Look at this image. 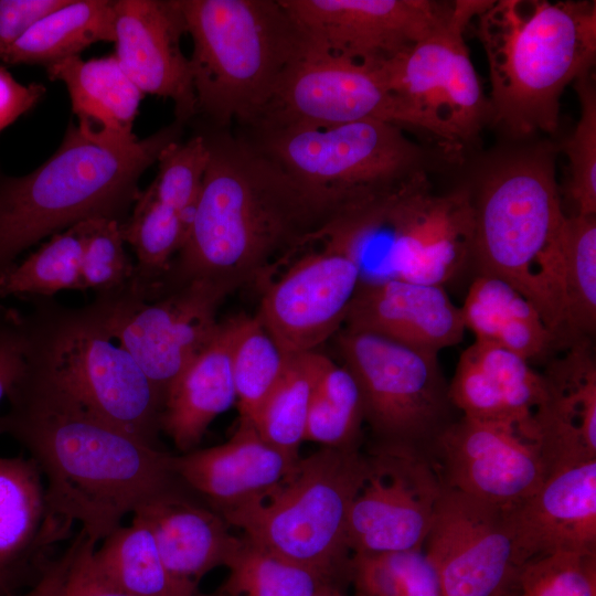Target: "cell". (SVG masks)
<instances>
[{"label": "cell", "instance_id": "1", "mask_svg": "<svg viewBox=\"0 0 596 596\" xmlns=\"http://www.w3.org/2000/svg\"><path fill=\"white\" fill-rule=\"evenodd\" d=\"M24 365L11 385L0 435L36 464L52 513L95 543L148 501L189 489L172 455L150 446L86 407L56 372L31 320L20 313Z\"/></svg>", "mask_w": 596, "mask_h": 596}, {"label": "cell", "instance_id": "2", "mask_svg": "<svg viewBox=\"0 0 596 596\" xmlns=\"http://www.w3.org/2000/svg\"><path fill=\"white\" fill-rule=\"evenodd\" d=\"M210 160L185 241L157 284L194 279L227 295L264 287L297 253L318 244L333 213L237 134L206 127Z\"/></svg>", "mask_w": 596, "mask_h": 596}, {"label": "cell", "instance_id": "3", "mask_svg": "<svg viewBox=\"0 0 596 596\" xmlns=\"http://www.w3.org/2000/svg\"><path fill=\"white\" fill-rule=\"evenodd\" d=\"M182 129L175 120L143 139H116L71 125L39 168L22 177L0 173V278L49 235L91 219L123 223L140 177L181 140Z\"/></svg>", "mask_w": 596, "mask_h": 596}, {"label": "cell", "instance_id": "4", "mask_svg": "<svg viewBox=\"0 0 596 596\" xmlns=\"http://www.w3.org/2000/svg\"><path fill=\"white\" fill-rule=\"evenodd\" d=\"M476 18L493 121L514 137L555 132L564 88L595 63L596 2L499 0Z\"/></svg>", "mask_w": 596, "mask_h": 596}, {"label": "cell", "instance_id": "5", "mask_svg": "<svg viewBox=\"0 0 596 596\" xmlns=\"http://www.w3.org/2000/svg\"><path fill=\"white\" fill-rule=\"evenodd\" d=\"M472 266L512 284L566 341L562 206L554 155L536 147L508 156L471 191Z\"/></svg>", "mask_w": 596, "mask_h": 596}, {"label": "cell", "instance_id": "6", "mask_svg": "<svg viewBox=\"0 0 596 596\" xmlns=\"http://www.w3.org/2000/svg\"><path fill=\"white\" fill-rule=\"evenodd\" d=\"M196 116L210 128L253 126L308 38L280 0H179Z\"/></svg>", "mask_w": 596, "mask_h": 596}, {"label": "cell", "instance_id": "7", "mask_svg": "<svg viewBox=\"0 0 596 596\" xmlns=\"http://www.w3.org/2000/svg\"><path fill=\"white\" fill-rule=\"evenodd\" d=\"M368 472L361 449L322 446L278 483L221 514L259 547L336 585L349 578L348 515Z\"/></svg>", "mask_w": 596, "mask_h": 596}, {"label": "cell", "instance_id": "8", "mask_svg": "<svg viewBox=\"0 0 596 596\" xmlns=\"http://www.w3.org/2000/svg\"><path fill=\"white\" fill-rule=\"evenodd\" d=\"M337 215L425 170L424 150L401 127L363 120L327 129L237 134Z\"/></svg>", "mask_w": 596, "mask_h": 596}, {"label": "cell", "instance_id": "9", "mask_svg": "<svg viewBox=\"0 0 596 596\" xmlns=\"http://www.w3.org/2000/svg\"><path fill=\"white\" fill-rule=\"evenodd\" d=\"M31 298L29 317L70 391L93 413L157 447L163 398L134 356L110 334L98 304L66 308Z\"/></svg>", "mask_w": 596, "mask_h": 596}, {"label": "cell", "instance_id": "10", "mask_svg": "<svg viewBox=\"0 0 596 596\" xmlns=\"http://www.w3.org/2000/svg\"><path fill=\"white\" fill-rule=\"evenodd\" d=\"M492 1H454L449 17L432 33L375 66L403 103L412 129L435 142L448 160H458L491 117L464 35L470 21Z\"/></svg>", "mask_w": 596, "mask_h": 596}, {"label": "cell", "instance_id": "11", "mask_svg": "<svg viewBox=\"0 0 596 596\" xmlns=\"http://www.w3.org/2000/svg\"><path fill=\"white\" fill-rule=\"evenodd\" d=\"M471 190L437 193L425 170L385 193L370 211L363 245L379 279L444 286L472 265Z\"/></svg>", "mask_w": 596, "mask_h": 596}, {"label": "cell", "instance_id": "12", "mask_svg": "<svg viewBox=\"0 0 596 596\" xmlns=\"http://www.w3.org/2000/svg\"><path fill=\"white\" fill-rule=\"evenodd\" d=\"M337 344L361 391L370 448H411L432 456L456 409L438 353L347 328L337 333Z\"/></svg>", "mask_w": 596, "mask_h": 596}, {"label": "cell", "instance_id": "13", "mask_svg": "<svg viewBox=\"0 0 596 596\" xmlns=\"http://www.w3.org/2000/svg\"><path fill=\"white\" fill-rule=\"evenodd\" d=\"M227 296L214 284L194 279L148 296L128 283L97 295L95 301L111 337L164 400L170 385L214 338L216 313Z\"/></svg>", "mask_w": 596, "mask_h": 596}, {"label": "cell", "instance_id": "14", "mask_svg": "<svg viewBox=\"0 0 596 596\" xmlns=\"http://www.w3.org/2000/svg\"><path fill=\"white\" fill-rule=\"evenodd\" d=\"M363 120L412 129L407 110L376 67L332 55L309 41L257 121L240 130H318Z\"/></svg>", "mask_w": 596, "mask_h": 596}, {"label": "cell", "instance_id": "15", "mask_svg": "<svg viewBox=\"0 0 596 596\" xmlns=\"http://www.w3.org/2000/svg\"><path fill=\"white\" fill-rule=\"evenodd\" d=\"M369 472L348 515L351 554L422 550L444 483L430 455L369 448Z\"/></svg>", "mask_w": 596, "mask_h": 596}, {"label": "cell", "instance_id": "16", "mask_svg": "<svg viewBox=\"0 0 596 596\" xmlns=\"http://www.w3.org/2000/svg\"><path fill=\"white\" fill-rule=\"evenodd\" d=\"M423 551L444 596H510L522 568L505 508L445 486Z\"/></svg>", "mask_w": 596, "mask_h": 596}, {"label": "cell", "instance_id": "17", "mask_svg": "<svg viewBox=\"0 0 596 596\" xmlns=\"http://www.w3.org/2000/svg\"><path fill=\"white\" fill-rule=\"evenodd\" d=\"M319 243L263 287L256 316L286 355L317 351L337 334L362 281L359 263L345 248Z\"/></svg>", "mask_w": 596, "mask_h": 596}, {"label": "cell", "instance_id": "18", "mask_svg": "<svg viewBox=\"0 0 596 596\" xmlns=\"http://www.w3.org/2000/svg\"><path fill=\"white\" fill-rule=\"evenodd\" d=\"M308 40L326 52L379 66L406 52L450 14L432 0H280Z\"/></svg>", "mask_w": 596, "mask_h": 596}, {"label": "cell", "instance_id": "19", "mask_svg": "<svg viewBox=\"0 0 596 596\" xmlns=\"http://www.w3.org/2000/svg\"><path fill=\"white\" fill-rule=\"evenodd\" d=\"M445 487L510 508L532 496L546 472L538 446L502 425L461 416L432 448Z\"/></svg>", "mask_w": 596, "mask_h": 596}, {"label": "cell", "instance_id": "20", "mask_svg": "<svg viewBox=\"0 0 596 596\" xmlns=\"http://www.w3.org/2000/svg\"><path fill=\"white\" fill-rule=\"evenodd\" d=\"M114 32V55L143 95L171 99L183 125L195 117L190 61L180 45L187 26L179 0H116Z\"/></svg>", "mask_w": 596, "mask_h": 596}, {"label": "cell", "instance_id": "21", "mask_svg": "<svg viewBox=\"0 0 596 596\" xmlns=\"http://www.w3.org/2000/svg\"><path fill=\"white\" fill-rule=\"evenodd\" d=\"M505 512L521 566L556 553H596V459L552 473Z\"/></svg>", "mask_w": 596, "mask_h": 596}, {"label": "cell", "instance_id": "22", "mask_svg": "<svg viewBox=\"0 0 596 596\" xmlns=\"http://www.w3.org/2000/svg\"><path fill=\"white\" fill-rule=\"evenodd\" d=\"M533 424L546 478L596 459V362L590 340L570 343L544 373Z\"/></svg>", "mask_w": 596, "mask_h": 596}, {"label": "cell", "instance_id": "23", "mask_svg": "<svg viewBox=\"0 0 596 596\" xmlns=\"http://www.w3.org/2000/svg\"><path fill=\"white\" fill-rule=\"evenodd\" d=\"M343 328L434 353L459 343L466 331L444 286L398 278L361 281Z\"/></svg>", "mask_w": 596, "mask_h": 596}, {"label": "cell", "instance_id": "24", "mask_svg": "<svg viewBox=\"0 0 596 596\" xmlns=\"http://www.w3.org/2000/svg\"><path fill=\"white\" fill-rule=\"evenodd\" d=\"M449 396L462 416L510 427L536 445L533 416L544 380L523 356L475 340L459 358Z\"/></svg>", "mask_w": 596, "mask_h": 596}, {"label": "cell", "instance_id": "25", "mask_svg": "<svg viewBox=\"0 0 596 596\" xmlns=\"http://www.w3.org/2000/svg\"><path fill=\"white\" fill-rule=\"evenodd\" d=\"M299 457L265 441L241 423L224 444L172 455L177 477L219 513L238 507L286 477Z\"/></svg>", "mask_w": 596, "mask_h": 596}, {"label": "cell", "instance_id": "26", "mask_svg": "<svg viewBox=\"0 0 596 596\" xmlns=\"http://www.w3.org/2000/svg\"><path fill=\"white\" fill-rule=\"evenodd\" d=\"M132 515L148 525L169 573L195 586L209 572L225 566L241 542L222 514L190 489L155 498Z\"/></svg>", "mask_w": 596, "mask_h": 596}, {"label": "cell", "instance_id": "27", "mask_svg": "<svg viewBox=\"0 0 596 596\" xmlns=\"http://www.w3.org/2000/svg\"><path fill=\"white\" fill-rule=\"evenodd\" d=\"M235 319L221 321L209 345L168 389L160 430L182 453L194 450L210 424L236 401L231 369Z\"/></svg>", "mask_w": 596, "mask_h": 596}, {"label": "cell", "instance_id": "28", "mask_svg": "<svg viewBox=\"0 0 596 596\" xmlns=\"http://www.w3.org/2000/svg\"><path fill=\"white\" fill-rule=\"evenodd\" d=\"M68 529L49 507L36 464L30 457L0 458V576L14 582Z\"/></svg>", "mask_w": 596, "mask_h": 596}, {"label": "cell", "instance_id": "29", "mask_svg": "<svg viewBox=\"0 0 596 596\" xmlns=\"http://www.w3.org/2000/svg\"><path fill=\"white\" fill-rule=\"evenodd\" d=\"M47 77L65 84L78 127L116 139H131L143 93L116 56L87 61L70 57L46 67Z\"/></svg>", "mask_w": 596, "mask_h": 596}, {"label": "cell", "instance_id": "30", "mask_svg": "<svg viewBox=\"0 0 596 596\" xmlns=\"http://www.w3.org/2000/svg\"><path fill=\"white\" fill-rule=\"evenodd\" d=\"M460 310L476 340L528 361L545 355L558 342L534 305L512 284L492 275L477 274Z\"/></svg>", "mask_w": 596, "mask_h": 596}, {"label": "cell", "instance_id": "31", "mask_svg": "<svg viewBox=\"0 0 596 596\" xmlns=\"http://www.w3.org/2000/svg\"><path fill=\"white\" fill-rule=\"evenodd\" d=\"M114 1L65 0L0 53L4 64L45 67L79 56L96 42H114Z\"/></svg>", "mask_w": 596, "mask_h": 596}, {"label": "cell", "instance_id": "32", "mask_svg": "<svg viewBox=\"0 0 596 596\" xmlns=\"http://www.w3.org/2000/svg\"><path fill=\"white\" fill-rule=\"evenodd\" d=\"M93 571L106 585L130 596H203L166 568L148 525L136 515L91 553Z\"/></svg>", "mask_w": 596, "mask_h": 596}, {"label": "cell", "instance_id": "33", "mask_svg": "<svg viewBox=\"0 0 596 596\" xmlns=\"http://www.w3.org/2000/svg\"><path fill=\"white\" fill-rule=\"evenodd\" d=\"M326 359L318 351L287 355L283 374L254 422L265 441L288 455L299 457L309 406Z\"/></svg>", "mask_w": 596, "mask_h": 596}, {"label": "cell", "instance_id": "34", "mask_svg": "<svg viewBox=\"0 0 596 596\" xmlns=\"http://www.w3.org/2000/svg\"><path fill=\"white\" fill-rule=\"evenodd\" d=\"M189 227L185 217L148 188L140 191L131 213L119 224L124 242L134 248L138 260L129 283L140 289L155 286L181 249Z\"/></svg>", "mask_w": 596, "mask_h": 596}, {"label": "cell", "instance_id": "35", "mask_svg": "<svg viewBox=\"0 0 596 596\" xmlns=\"http://www.w3.org/2000/svg\"><path fill=\"white\" fill-rule=\"evenodd\" d=\"M85 221L53 235L0 278V298H51L62 290H83L81 268Z\"/></svg>", "mask_w": 596, "mask_h": 596}, {"label": "cell", "instance_id": "36", "mask_svg": "<svg viewBox=\"0 0 596 596\" xmlns=\"http://www.w3.org/2000/svg\"><path fill=\"white\" fill-rule=\"evenodd\" d=\"M231 369L240 422H254L268 395L280 379L287 362L257 316L234 317Z\"/></svg>", "mask_w": 596, "mask_h": 596}, {"label": "cell", "instance_id": "37", "mask_svg": "<svg viewBox=\"0 0 596 596\" xmlns=\"http://www.w3.org/2000/svg\"><path fill=\"white\" fill-rule=\"evenodd\" d=\"M363 425V401L354 375L327 356L309 406L304 441L360 449Z\"/></svg>", "mask_w": 596, "mask_h": 596}, {"label": "cell", "instance_id": "38", "mask_svg": "<svg viewBox=\"0 0 596 596\" xmlns=\"http://www.w3.org/2000/svg\"><path fill=\"white\" fill-rule=\"evenodd\" d=\"M565 336L590 339L596 329V215H566L563 236Z\"/></svg>", "mask_w": 596, "mask_h": 596}, {"label": "cell", "instance_id": "39", "mask_svg": "<svg viewBox=\"0 0 596 596\" xmlns=\"http://www.w3.org/2000/svg\"><path fill=\"white\" fill-rule=\"evenodd\" d=\"M225 566L230 574L221 593L226 596H312L326 583L309 570L267 552L245 536Z\"/></svg>", "mask_w": 596, "mask_h": 596}, {"label": "cell", "instance_id": "40", "mask_svg": "<svg viewBox=\"0 0 596 596\" xmlns=\"http://www.w3.org/2000/svg\"><path fill=\"white\" fill-rule=\"evenodd\" d=\"M349 579L365 596H444L423 549L352 554Z\"/></svg>", "mask_w": 596, "mask_h": 596}, {"label": "cell", "instance_id": "41", "mask_svg": "<svg viewBox=\"0 0 596 596\" xmlns=\"http://www.w3.org/2000/svg\"><path fill=\"white\" fill-rule=\"evenodd\" d=\"M581 115L573 135L564 142L568 175L564 189L572 210L566 215H596V89L592 71L574 81Z\"/></svg>", "mask_w": 596, "mask_h": 596}, {"label": "cell", "instance_id": "42", "mask_svg": "<svg viewBox=\"0 0 596 596\" xmlns=\"http://www.w3.org/2000/svg\"><path fill=\"white\" fill-rule=\"evenodd\" d=\"M209 160L202 131L185 141L172 142L159 156L158 173L148 189L191 224Z\"/></svg>", "mask_w": 596, "mask_h": 596}, {"label": "cell", "instance_id": "43", "mask_svg": "<svg viewBox=\"0 0 596 596\" xmlns=\"http://www.w3.org/2000/svg\"><path fill=\"white\" fill-rule=\"evenodd\" d=\"M510 596H596V553H556L528 562Z\"/></svg>", "mask_w": 596, "mask_h": 596}, {"label": "cell", "instance_id": "44", "mask_svg": "<svg viewBox=\"0 0 596 596\" xmlns=\"http://www.w3.org/2000/svg\"><path fill=\"white\" fill-rule=\"evenodd\" d=\"M119 222L111 219L85 221V246L82 259L83 290L97 295L119 290L130 281L135 265L124 247Z\"/></svg>", "mask_w": 596, "mask_h": 596}, {"label": "cell", "instance_id": "45", "mask_svg": "<svg viewBox=\"0 0 596 596\" xmlns=\"http://www.w3.org/2000/svg\"><path fill=\"white\" fill-rule=\"evenodd\" d=\"M96 543L81 530L71 547V558L55 596H130L106 585L93 571L91 553Z\"/></svg>", "mask_w": 596, "mask_h": 596}, {"label": "cell", "instance_id": "46", "mask_svg": "<svg viewBox=\"0 0 596 596\" xmlns=\"http://www.w3.org/2000/svg\"><path fill=\"white\" fill-rule=\"evenodd\" d=\"M20 311L0 305V403L24 365Z\"/></svg>", "mask_w": 596, "mask_h": 596}, {"label": "cell", "instance_id": "47", "mask_svg": "<svg viewBox=\"0 0 596 596\" xmlns=\"http://www.w3.org/2000/svg\"><path fill=\"white\" fill-rule=\"evenodd\" d=\"M65 0H0V53Z\"/></svg>", "mask_w": 596, "mask_h": 596}, {"label": "cell", "instance_id": "48", "mask_svg": "<svg viewBox=\"0 0 596 596\" xmlns=\"http://www.w3.org/2000/svg\"><path fill=\"white\" fill-rule=\"evenodd\" d=\"M44 93L41 84H22L0 66V131L32 109Z\"/></svg>", "mask_w": 596, "mask_h": 596}, {"label": "cell", "instance_id": "49", "mask_svg": "<svg viewBox=\"0 0 596 596\" xmlns=\"http://www.w3.org/2000/svg\"><path fill=\"white\" fill-rule=\"evenodd\" d=\"M57 585V575L53 571H45L30 590L22 595L11 594L10 596H54Z\"/></svg>", "mask_w": 596, "mask_h": 596}, {"label": "cell", "instance_id": "50", "mask_svg": "<svg viewBox=\"0 0 596 596\" xmlns=\"http://www.w3.org/2000/svg\"><path fill=\"white\" fill-rule=\"evenodd\" d=\"M312 596H349L344 594L337 585L331 583H324L319 586ZM353 596H365L359 592H355Z\"/></svg>", "mask_w": 596, "mask_h": 596}, {"label": "cell", "instance_id": "51", "mask_svg": "<svg viewBox=\"0 0 596 596\" xmlns=\"http://www.w3.org/2000/svg\"><path fill=\"white\" fill-rule=\"evenodd\" d=\"M14 582L11 579L0 576V596H10L13 594L12 587Z\"/></svg>", "mask_w": 596, "mask_h": 596}]
</instances>
